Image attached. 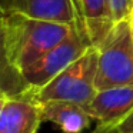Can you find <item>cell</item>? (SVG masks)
Listing matches in <instances>:
<instances>
[{
	"mask_svg": "<svg viewBox=\"0 0 133 133\" xmlns=\"http://www.w3.org/2000/svg\"><path fill=\"white\" fill-rule=\"evenodd\" d=\"M73 23L43 22L20 13L2 12L3 62L19 72L24 70L63 42Z\"/></svg>",
	"mask_w": 133,
	"mask_h": 133,
	"instance_id": "6da1fadb",
	"label": "cell"
},
{
	"mask_svg": "<svg viewBox=\"0 0 133 133\" xmlns=\"http://www.w3.org/2000/svg\"><path fill=\"white\" fill-rule=\"evenodd\" d=\"M95 47L99 52L96 89L133 84V23L130 19L115 22Z\"/></svg>",
	"mask_w": 133,
	"mask_h": 133,
	"instance_id": "7a4b0ae2",
	"label": "cell"
},
{
	"mask_svg": "<svg viewBox=\"0 0 133 133\" xmlns=\"http://www.w3.org/2000/svg\"><path fill=\"white\" fill-rule=\"evenodd\" d=\"M97 49L90 46L77 60L59 73L46 86L40 89L30 87V96L37 102L66 100L86 107L97 93Z\"/></svg>",
	"mask_w": 133,
	"mask_h": 133,
	"instance_id": "3957f363",
	"label": "cell"
},
{
	"mask_svg": "<svg viewBox=\"0 0 133 133\" xmlns=\"http://www.w3.org/2000/svg\"><path fill=\"white\" fill-rule=\"evenodd\" d=\"M90 46L93 44L86 33L82 16L79 15L72 24L69 36L20 73L32 89H40L77 60Z\"/></svg>",
	"mask_w": 133,
	"mask_h": 133,
	"instance_id": "277c9868",
	"label": "cell"
},
{
	"mask_svg": "<svg viewBox=\"0 0 133 133\" xmlns=\"http://www.w3.org/2000/svg\"><path fill=\"white\" fill-rule=\"evenodd\" d=\"M42 122L40 103L32 96L2 93L0 133H37Z\"/></svg>",
	"mask_w": 133,
	"mask_h": 133,
	"instance_id": "5b68a950",
	"label": "cell"
},
{
	"mask_svg": "<svg viewBox=\"0 0 133 133\" xmlns=\"http://www.w3.org/2000/svg\"><path fill=\"white\" fill-rule=\"evenodd\" d=\"M2 12H15L36 20L66 24L76 22L79 16L75 0H2Z\"/></svg>",
	"mask_w": 133,
	"mask_h": 133,
	"instance_id": "8992f818",
	"label": "cell"
},
{
	"mask_svg": "<svg viewBox=\"0 0 133 133\" xmlns=\"http://www.w3.org/2000/svg\"><path fill=\"white\" fill-rule=\"evenodd\" d=\"M86 110L99 123L119 124L133 110V84L97 90Z\"/></svg>",
	"mask_w": 133,
	"mask_h": 133,
	"instance_id": "52a82bcc",
	"label": "cell"
},
{
	"mask_svg": "<svg viewBox=\"0 0 133 133\" xmlns=\"http://www.w3.org/2000/svg\"><path fill=\"white\" fill-rule=\"evenodd\" d=\"M43 122H50L63 133H82L90 126L92 117L86 107L66 100L39 102Z\"/></svg>",
	"mask_w": 133,
	"mask_h": 133,
	"instance_id": "ba28073f",
	"label": "cell"
},
{
	"mask_svg": "<svg viewBox=\"0 0 133 133\" xmlns=\"http://www.w3.org/2000/svg\"><path fill=\"white\" fill-rule=\"evenodd\" d=\"M79 15L84 20L112 19L110 0H79Z\"/></svg>",
	"mask_w": 133,
	"mask_h": 133,
	"instance_id": "9c48e42d",
	"label": "cell"
},
{
	"mask_svg": "<svg viewBox=\"0 0 133 133\" xmlns=\"http://www.w3.org/2000/svg\"><path fill=\"white\" fill-rule=\"evenodd\" d=\"M110 10L115 22L130 19L133 12V0H110Z\"/></svg>",
	"mask_w": 133,
	"mask_h": 133,
	"instance_id": "30bf717a",
	"label": "cell"
},
{
	"mask_svg": "<svg viewBox=\"0 0 133 133\" xmlns=\"http://www.w3.org/2000/svg\"><path fill=\"white\" fill-rule=\"evenodd\" d=\"M122 133H133V110L117 124Z\"/></svg>",
	"mask_w": 133,
	"mask_h": 133,
	"instance_id": "8fae6325",
	"label": "cell"
},
{
	"mask_svg": "<svg viewBox=\"0 0 133 133\" xmlns=\"http://www.w3.org/2000/svg\"><path fill=\"white\" fill-rule=\"evenodd\" d=\"M92 133H122L117 127V123H112V124H104V123H99L97 127L93 130Z\"/></svg>",
	"mask_w": 133,
	"mask_h": 133,
	"instance_id": "7c38bea8",
	"label": "cell"
},
{
	"mask_svg": "<svg viewBox=\"0 0 133 133\" xmlns=\"http://www.w3.org/2000/svg\"><path fill=\"white\" fill-rule=\"evenodd\" d=\"M75 3H76V6H77V10H79V0H75Z\"/></svg>",
	"mask_w": 133,
	"mask_h": 133,
	"instance_id": "4fadbf2b",
	"label": "cell"
},
{
	"mask_svg": "<svg viewBox=\"0 0 133 133\" xmlns=\"http://www.w3.org/2000/svg\"><path fill=\"white\" fill-rule=\"evenodd\" d=\"M130 20H132V23H133V12H132V16H130Z\"/></svg>",
	"mask_w": 133,
	"mask_h": 133,
	"instance_id": "5bb4252c",
	"label": "cell"
}]
</instances>
